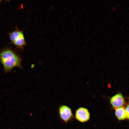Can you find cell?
I'll list each match as a JSON object with an SVG mask.
<instances>
[{
    "label": "cell",
    "instance_id": "6da1fadb",
    "mask_svg": "<svg viewBox=\"0 0 129 129\" xmlns=\"http://www.w3.org/2000/svg\"><path fill=\"white\" fill-rule=\"evenodd\" d=\"M21 59L19 56L10 49L4 50L0 53V62L6 73L11 71L14 68H22Z\"/></svg>",
    "mask_w": 129,
    "mask_h": 129
},
{
    "label": "cell",
    "instance_id": "7a4b0ae2",
    "mask_svg": "<svg viewBox=\"0 0 129 129\" xmlns=\"http://www.w3.org/2000/svg\"><path fill=\"white\" fill-rule=\"evenodd\" d=\"M9 36L10 40L14 44L23 49L26 43L22 32L18 30L15 31L11 33Z\"/></svg>",
    "mask_w": 129,
    "mask_h": 129
},
{
    "label": "cell",
    "instance_id": "3957f363",
    "mask_svg": "<svg viewBox=\"0 0 129 129\" xmlns=\"http://www.w3.org/2000/svg\"><path fill=\"white\" fill-rule=\"evenodd\" d=\"M58 112L60 119L66 123L71 120L73 118L71 109L67 106L64 105L59 106Z\"/></svg>",
    "mask_w": 129,
    "mask_h": 129
},
{
    "label": "cell",
    "instance_id": "277c9868",
    "mask_svg": "<svg viewBox=\"0 0 129 129\" xmlns=\"http://www.w3.org/2000/svg\"><path fill=\"white\" fill-rule=\"evenodd\" d=\"M90 116L88 110L85 108L80 107L75 111V117L77 120L81 123L85 122L88 121Z\"/></svg>",
    "mask_w": 129,
    "mask_h": 129
},
{
    "label": "cell",
    "instance_id": "5b68a950",
    "mask_svg": "<svg viewBox=\"0 0 129 129\" xmlns=\"http://www.w3.org/2000/svg\"><path fill=\"white\" fill-rule=\"evenodd\" d=\"M110 102L112 107L115 109L123 107L125 103L124 97L121 93H118L112 97Z\"/></svg>",
    "mask_w": 129,
    "mask_h": 129
},
{
    "label": "cell",
    "instance_id": "8992f818",
    "mask_svg": "<svg viewBox=\"0 0 129 129\" xmlns=\"http://www.w3.org/2000/svg\"><path fill=\"white\" fill-rule=\"evenodd\" d=\"M115 114L117 118L119 120H124L126 118L125 108L123 107L115 109Z\"/></svg>",
    "mask_w": 129,
    "mask_h": 129
},
{
    "label": "cell",
    "instance_id": "52a82bcc",
    "mask_svg": "<svg viewBox=\"0 0 129 129\" xmlns=\"http://www.w3.org/2000/svg\"><path fill=\"white\" fill-rule=\"evenodd\" d=\"M126 118L129 119V104H128L125 108Z\"/></svg>",
    "mask_w": 129,
    "mask_h": 129
},
{
    "label": "cell",
    "instance_id": "ba28073f",
    "mask_svg": "<svg viewBox=\"0 0 129 129\" xmlns=\"http://www.w3.org/2000/svg\"><path fill=\"white\" fill-rule=\"evenodd\" d=\"M0 1H1V0H0Z\"/></svg>",
    "mask_w": 129,
    "mask_h": 129
}]
</instances>
